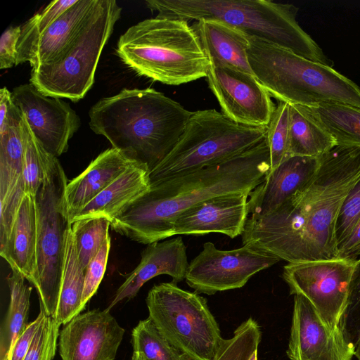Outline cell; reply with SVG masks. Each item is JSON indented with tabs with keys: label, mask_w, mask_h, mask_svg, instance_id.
Listing matches in <instances>:
<instances>
[{
	"label": "cell",
	"mask_w": 360,
	"mask_h": 360,
	"mask_svg": "<svg viewBox=\"0 0 360 360\" xmlns=\"http://www.w3.org/2000/svg\"><path fill=\"white\" fill-rule=\"evenodd\" d=\"M359 179L360 147L336 146L320 158L317 172L304 187L271 213L248 217L243 245L288 263L338 258V215Z\"/></svg>",
	"instance_id": "obj_1"
},
{
	"label": "cell",
	"mask_w": 360,
	"mask_h": 360,
	"mask_svg": "<svg viewBox=\"0 0 360 360\" xmlns=\"http://www.w3.org/2000/svg\"><path fill=\"white\" fill-rule=\"evenodd\" d=\"M271 169L266 139L222 162L166 180L125 207L110 221L115 232L143 244L174 236V222L187 208L208 198L250 193Z\"/></svg>",
	"instance_id": "obj_2"
},
{
	"label": "cell",
	"mask_w": 360,
	"mask_h": 360,
	"mask_svg": "<svg viewBox=\"0 0 360 360\" xmlns=\"http://www.w3.org/2000/svg\"><path fill=\"white\" fill-rule=\"evenodd\" d=\"M192 115L152 88L124 89L89 110V127L149 170L174 148Z\"/></svg>",
	"instance_id": "obj_3"
},
{
	"label": "cell",
	"mask_w": 360,
	"mask_h": 360,
	"mask_svg": "<svg viewBox=\"0 0 360 360\" xmlns=\"http://www.w3.org/2000/svg\"><path fill=\"white\" fill-rule=\"evenodd\" d=\"M146 4L157 18L217 20L310 60L333 65L300 26L292 4L269 0H147Z\"/></svg>",
	"instance_id": "obj_4"
},
{
	"label": "cell",
	"mask_w": 360,
	"mask_h": 360,
	"mask_svg": "<svg viewBox=\"0 0 360 360\" xmlns=\"http://www.w3.org/2000/svg\"><path fill=\"white\" fill-rule=\"evenodd\" d=\"M117 53L138 75L167 85L207 77L210 62L188 22L154 18L120 36Z\"/></svg>",
	"instance_id": "obj_5"
},
{
	"label": "cell",
	"mask_w": 360,
	"mask_h": 360,
	"mask_svg": "<svg viewBox=\"0 0 360 360\" xmlns=\"http://www.w3.org/2000/svg\"><path fill=\"white\" fill-rule=\"evenodd\" d=\"M248 39L251 70L277 101L303 106L342 103L360 108V88L332 67L256 37Z\"/></svg>",
	"instance_id": "obj_6"
},
{
	"label": "cell",
	"mask_w": 360,
	"mask_h": 360,
	"mask_svg": "<svg viewBox=\"0 0 360 360\" xmlns=\"http://www.w3.org/2000/svg\"><path fill=\"white\" fill-rule=\"evenodd\" d=\"M121 11L115 0H95L60 53L51 60L32 69L30 83L47 96L74 102L82 99L94 84L103 49Z\"/></svg>",
	"instance_id": "obj_7"
},
{
	"label": "cell",
	"mask_w": 360,
	"mask_h": 360,
	"mask_svg": "<svg viewBox=\"0 0 360 360\" xmlns=\"http://www.w3.org/2000/svg\"><path fill=\"white\" fill-rule=\"evenodd\" d=\"M267 127L238 124L215 109L192 112L171 151L149 172L150 186L222 162L262 142Z\"/></svg>",
	"instance_id": "obj_8"
},
{
	"label": "cell",
	"mask_w": 360,
	"mask_h": 360,
	"mask_svg": "<svg viewBox=\"0 0 360 360\" xmlns=\"http://www.w3.org/2000/svg\"><path fill=\"white\" fill-rule=\"evenodd\" d=\"M148 317L190 360H213L224 338L207 300L171 281L154 285L146 299Z\"/></svg>",
	"instance_id": "obj_9"
},
{
	"label": "cell",
	"mask_w": 360,
	"mask_h": 360,
	"mask_svg": "<svg viewBox=\"0 0 360 360\" xmlns=\"http://www.w3.org/2000/svg\"><path fill=\"white\" fill-rule=\"evenodd\" d=\"M68 179L51 156L44 180L34 196L37 214V283L40 304L54 317L63 278L67 232L71 227L65 203Z\"/></svg>",
	"instance_id": "obj_10"
},
{
	"label": "cell",
	"mask_w": 360,
	"mask_h": 360,
	"mask_svg": "<svg viewBox=\"0 0 360 360\" xmlns=\"http://www.w3.org/2000/svg\"><path fill=\"white\" fill-rule=\"evenodd\" d=\"M356 262L340 258L288 263L282 278L290 295L300 294L330 330L340 328Z\"/></svg>",
	"instance_id": "obj_11"
},
{
	"label": "cell",
	"mask_w": 360,
	"mask_h": 360,
	"mask_svg": "<svg viewBox=\"0 0 360 360\" xmlns=\"http://www.w3.org/2000/svg\"><path fill=\"white\" fill-rule=\"evenodd\" d=\"M280 260L277 256L252 245L226 250L217 249L214 243L207 242L190 262L185 280L196 292L211 295L242 288L253 275Z\"/></svg>",
	"instance_id": "obj_12"
},
{
	"label": "cell",
	"mask_w": 360,
	"mask_h": 360,
	"mask_svg": "<svg viewBox=\"0 0 360 360\" xmlns=\"http://www.w3.org/2000/svg\"><path fill=\"white\" fill-rule=\"evenodd\" d=\"M208 86L222 113L246 126L267 127L276 105L256 77L221 64H210Z\"/></svg>",
	"instance_id": "obj_13"
},
{
	"label": "cell",
	"mask_w": 360,
	"mask_h": 360,
	"mask_svg": "<svg viewBox=\"0 0 360 360\" xmlns=\"http://www.w3.org/2000/svg\"><path fill=\"white\" fill-rule=\"evenodd\" d=\"M11 94L15 105L44 149L56 158L65 153L69 140L81 124L70 104L43 94L31 83L14 88Z\"/></svg>",
	"instance_id": "obj_14"
},
{
	"label": "cell",
	"mask_w": 360,
	"mask_h": 360,
	"mask_svg": "<svg viewBox=\"0 0 360 360\" xmlns=\"http://www.w3.org/2000/svg\"><path fill=\"white\" fill-rule=\"evenodd\" d=\"M124 335L109 309H94L63 325L59 354L62 360H114Z\"/></svg>",
	"instance_id": "obj_15"
},
{
	"label": "cell",
	"mask_w": 360,
	"mask_h": 360,
	"mask_svg": "<svg viewBox=\"0 0 360 360\" xmlns=\"http://www.w3.org/2000/svg\"><path fill=\"white\" fill-rule=\"evenodd\" d=\"M287 355L290 360H352L354 346L340 328H328L310 301L297 294Z\"/></svg>",
	"instance_id": "obj_16"
},
{
	"label": "cell",
	"mask_w": 360,
	"mask_h": 360,
	"mask_svg": "<svg viewBox=\"0 0 360 360\" xmlns=\"http://www.w3.org/2000/svg\"><path fill=\"white\" fill-rule=\"evenodd\" d=\"M249 194L221 195L187 208L174 220V236L219 233L234 238L242 235L250 215Z\"/></svg>",
	"instance_id": "obj_17"
},
{
	"label": "cell",
	"mask_w": 360,
	"mask_h": 360,
	"mask_svg": "<svg viewBox=\"0 0 360 360\" xmlns=\"http://www.w3.org/2000/svg\"><path fill=\"white\" fill-rule=\"evenodd\" d=\"M21 120L0 132V248L7 241L20 204L26 195Z\"/></svg>",
	"instance_id": "obj_18"
},
{
	"label": "cell",
	"mask_w": 360,
	"mask_h": 360,
	"mask_svg": "<svg viewBox=\"0 0 360 360\" xmlns=\"http://www.w3.org/2000/svg\"><path fill=\"white\" fill-rule=\"evenodd\" d=\"M320 158L293 156L269 170L249 194V217L258 218L271 213L304 187L317 172Z\"/></svg>",
	"instance_id": "obj_19"
},
{
	"label": "cell",
	"mask_w": 360,
	"mask_h": 360,
	"mask_svg": "<svg viewBox=\"0 0 360 360\" xmlns=\"http://www.w3.org/2000/svg\"><path fill=\"white\" fill-rule=\"evenodd\" d=\"M188 264L186 247L181 236L148 244L139 264L117 290L107 309L110 310L124 299L134 297L143 284L157 276L167 274L176 283L182 281Z\"/></svg>",
	"instance_id": "obj_20"
},
{
	"label": "cell",
	"mask_w": 360,
	"mask_h": 360,
	"mask_svg": "<svg viewBox=\"0 0 360 360\" xmlns=\"http://www.w3.org/2000/svg\"><path fill=\"white\" fill-rule=\"evenodd\" d=\"M136 163L139 162L112 147L100 153L80 174L67 184L65 196L70 222L86 205Z\"/></svg>",
	"instance_id": "obj_21"
},
{
	"label": "cell",
	"mask_w": 360,
	"mask_h": 360,
	"mask_svg": "<svg viewBox=\"0 0 360 360\" xmlns=\"http://www.w3.org/2000/svg\"><path fill=\"white\" fill-rule=\"evenodd\" d=\"M0 255L11 269L21 273L35 287L37 283V214L34 197L26 195L20 206L10 236L0 248Z\"/></svg>",
	"instance_id": "obj_22"
},
{
	"label": "cell",
	"mask_w": 360,
	"mask_h": 360,
	"mask_svg": "<svg viewBox=\"0 0 360 360\" xmlns=\"http://www.w3.org/2000/svg\"><path fill=\"white\" fill-rule=\"evenodd\" d=\"M149 169L136 163L129 167L72 219L103 217L110 222L125 207L147 192L150 187Z\"/></svg>",
	"instance_id": "obj_23"
},
{
	"label": "cell",
	"mask_w": 360,
	"mask_h": 360,
	"mask_svg": "<svg viewBox=\"0 0 360 360\" xmlns=\"http://www.w3.org/2000/svg\"><path fill=\"white\" fill-rule=\"evenodd\" d=\"M191 26L210 64L228 65L254 75L247 55L249 39L245 34L217 20H200Z\"/></svg>",
	"instance_id": "obj_24"
},
{
	"label": "cell",
	"mask_w": 360,
	"mask_h": 360,
	"mask_svg": "<svg viewBox=\"0 0 360 360\" xmlns=\"http://www.w3.org/2000/svg\"><path fill=\"white\" fill-rule=\"evenodd\" d=\"M94 3L95 0H78L39 35L20 63L29 62L34 69L54 58L75 34Z\"/></svg>",
	"instance_id": "obj_25"
},
{
	"label": "cell",
	"mask_w": 360,
	"mask_h": 360,
	"mask_svg": "<svg viewBox=\"0 0 360 360\" xmlns=\"http://www.w3.org/2000/svg\"><path fill=\"white\" fill-rule=\"evenodd\" d=\"M11 270L6 278L10 301L0 328V360H9L15 341L28 325L32 287L21 273Z\"/></svg>",
	"instance_id": "obj_26"
},
{
	"label": "cell",
	"mask_w": 360,
	"mask_h": 360,
	"mask_svg": "<svg viewBox=\"0 0 360 360\" xmlns=\"http://www.w3.org/2000/svg\"><path fill=\"white\" fill-rule=\"evenodd\" d=\"M300 106L333 137L338 146L360 147V108L342 103Z\"/></svg>",
	"instance_id": "obj_27"
},
{
	"label": "cell",
	"mask_w": 360,
	"mask_h": 360,
	"mask_svg": "<svg viewBox=\"0 0 360 360\" xmlns=\"http://www.w3.org/2000/svg\"><path fill=\"white\" fill-rule=\"evenodd\" d=\"M336 146L333 137L308 116L300 105L290 104L289 158H320Z\"/></svg>",
	"instance_id": "obj_28"
},
{
	"label": "cell",
	"mask_w": 360,
	"mask_h": 360,
	"mask_svg": "<svg viewBox=\"0 0 360 360\" xmlns=\"http://www.w3.org/2000/svg\"><path fill=\"white\" fill-rule=\"evenodd\" d=\"M84 276L85 270L80 264L70 227L66 236L63 278L58 306L53 317L60 325H65L81 313Z\"/></svg>",
	"instance_id": "obj_29"
},
{
	"label": "cell",
	"mask_w": 360,
	"mask_h": 360,
	"mask_svg": "<svg viewBox=\"0 0 360 360\" xmlns=\"http://www.w3.org/2000/svg\"><path fill=\"white\" fill-rule=\"evenodd\" d=\"M20 130L24 147L25 193L34 197L44 180L52 155L44 149L36 138L22 113Z\"/></svg>",
	"instance_id": "obj_30"
},
{
	"label": "cell",
	"mask_w": 360,
	"mask_h": 360,
	"mask_svg": "<svg viewBox=\"0 0 360 360\" xmlns=\"http://www.w3.org/2000/svg\"><path fill=\"white\" fill-rule=\"evenodd\" d=\"M131 344L133 351L141 352L146 360H190L161 334L149 317L133 328Z\"/></svg>",
	"instance_id": "obj_31"
},
{
	"label": "cell",
	"mask_w": 360,
	"mask_h": 360,
	"mask_svg": "<svg viewBox=\"0 0 360 360\" xmlns=\"http://www.w3.org/2000/svg\"><path fill=\"white\" fill-rule=\"evenodd\" d=\"M109 227L110 221L103 217L81 219L71 224L77 256L84 270L109 237Z\"/></svg>",
	"instance_id": "obj_32"
},
{
	"label": "cell",
	"mask_w": 360,
	"mask_h": 360,
	"mask_svg": "<svg viewBox=\"0 0 360 360\" xmlns=\"http://www.w3.org/2000/svg\"><path fill=\"white\" fill-rule=\"evenodd\" d=\"M262 332L252 318L243 321L229 339H224L213 360H250L258 349Z\"/></svg>",
	"instance_id": "obj_33"
},
{
	"label": "cell",
	"mask_w": 360,
	"mask_h": 360,
	"mask_svg": "<svg viewBox=\"0 0 360 360\" xmlns=\"http://www.w3.org/2000/svg\"><path fill=\"white\" fill-rule=\"evenodd\" d=\"M78 0H56L36 13L22 27L18 44L17 65L20 64L39 35Z\"/></svg>",
	"instance_id": "obj_34"
},
{
	"label": "cell",
	"mask_w": 360,
	"mask_h": 360,
	"mask_svg": "<svg viewBox=\"0 0 360 360\" xmlns=\"http://www.w3.org/2000/svg\"><path fill=\"white\" fill-rule=\"evenodd\" d=\"M290 104L278 101L267 126L266 141L271 169H274L289 158Z\"/></svg>",
	"instance_id": "obj_35"
},
{
	"label": "cell",
	"mask_w": 360,
	"mask_h": 360,
	"mask_svg": "<svg viewBox=\"0 0 360 360\" xmlns=\"http://www.w3.org/2000/svg\"><path fill=\"white\" fill-rule=\"evenodd\" d=\"M340 328L347 340L355 346L360 336V259L356 262L352 275Z\"/></svg>",
	"instance_id": "obj_36"
},
{
	"label": "cell",
	"mask_w": 360,
	"mask_h": 360,
	"mask_svg": "<svg viewBox=\"0 0 360 360\" xmlns=\"http://www.w3.org/2000/svg\"><path fill=\"white\" fill-rule=\"evenodd\" d=\"M60 326L54 318L46 314L23 360H52L56 352Z\"/></svg>",
	"instance_id": "obj_37"
},
{
	"label": "cell",
	"mask_w": 360,
	"mask_h": 360,
	"mask_svg": "<svg viewBox=\"0 0 360 360\" xmlns=\"http://www.w3.org/2000/svg\"><path fill=\"white\" fill-rule=\"evenodd\" d=\"M360 219V179L344 199L335 225L337 246L352 233Z\"/></svg>",
	"instance_id": "obj_38"
},
{
	"label": "cell",
	"mask_w": 360,
	"mask_h": 360,
	"mask_svg": "<svg viewBox=\"0 0 360 360\" xmlns=\"http://www.w3.org/2000/svg\"><path fill=\"white\" fill-rule=\"evenodd\" d=\"M110 237L109 236L98 253L90 261L85 270L80 312L85 308L86 303L96 292L103 278L110 249Z\"/></svg>",
	"instance_id": "obj_39"
},
{
	"label": "cell",
	"mask_w": 360,
	"mask_h": 360,
	"mask_svg": "<svg viewBox=\"0 0 360 360\" xmlns=\"http://www.w3.org/2000/svg\"><path fill=\"white\" fill-rule=\"evenodd\" d=\"M21 27H10L6 30L0 39V68L8 69L17 65L18 44Z\"/></svg>",
	"instance_id": "obj_40"
},
{
	"label": "cell",
	"mask_w": 360,
	"mask_h": 360,
	"mask_svg": "<svg viewBox=\"0 0 360 360\" xmlns=\"http://www.w3.org/2000/svg\"><path fill=\"white\" fill-rule=\"evenodd\" d=\"M46 315V311L40 304V311L37 318L28 323L26 328L15 341L12 348L9 360L24 359L32 344L34 335Z\"/></svg>",
	"instance_id": "obj_41"
},
{
	"label": "cell",
	"mask_w": 360,
	"mask_h": 360,
	"mask_svg": "<svg viewBox=\"0 0 360 360\" xmlns=\"http://www.w3.org/2000/svg\"><path fill=\"white\" fill-rule=\"evenodd\" d=\"M338 258L354 262L360 259V219L350 235L338 245Z\"/></svg>",
	"instance_id": "obj_42"
},
{
	"label": "cell",
	"mask_w": 360,
	"mask_h": 360,
	"mask_svg": "<svg viewBox=\"0 0 360 360\" xmlns=\"http://www.w3.org/2000/svg\"><path fill=\"white\" fill-rule=\"evenodd\" d=\"M131 360H146V359L141 352L133 351Z\"/></svg>",
	"instance_id": "obj_43"
},
{
	"label": "cell",
	"mask_w": 360,
	"mask_h": 360,
	"mask_svg": "<svg viewBox=\"0 0 360 360\" xmlns=\"http://www.w3.org/2000/svg\"><path fill=\"white\" fill-rule=\"evenodd\" d=\"M354 356L358 360H360V336L354 346Z\"/></svg>",
	"instance_id": "obj_44"
},
{
	"label": "cell",
	"mask_w": 360,
	"mask_h": 360,
	"mask_svg": "<svg viewBox=\"0 0 360 360\" xmlns=\"http://www.w3.org/2000/svg\"><path fill=\"white\" fill-rule=\"evenodd\" d=\"M250 360H257V351H256L253 353V354L250 357Z\"/></svg>",
	"instance_id": "obj_45"
}]
</instances>
